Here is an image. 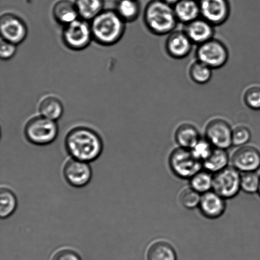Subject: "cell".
Segmentation results:
<instances>
[{
  "instance_id": "23",
  "label": "cell",
  "mask_w": 260,
  "mask_h": 260,
  "mask_svg": "<svg viewBox=\"0 0 260 260\" xmlns=\"http://www.w3.org/2000/svg\"><path fill=\"white\" fill-rule=\"evenodd\" d=\"M147 260H177L174 248L165 241H158L150 246Z\"/></svg>"
},
{
  "instance_id": "24",
  "label": "cell",
  "mask_w": 260,
  "mask_h": 260,
  "mask_svg": "<svg viewBox=\"0 0 260 260\" xmlns=\"http://www.w3.org/2000/svg\"><path fill=\"white\" fill-rule=\"evenodd\" d=\"M116 12L124 22H134L139 17L140 4L138 0H119Z\"/></svg>"
},
{
  "instance_id": "10",
  "label": "cell",
  "mask_w": 260,
  "mask_h": 260,
  "mask_svg": "<svg viewBox=\"0 0 260 260\" xmlns=\"http://www.w3.org/2000/svg\"><path fill=\"white\" fill-rule=\"evenodd\" d=\"M27 30L24 20L16 15L7 13L0 18V32L2 39L19 45L26 38Z\"/></svg>"
},
{
  "instance_id": "6",
  "label": "cell",
  "mask_w": 260,
  "mask_h": 260,
  "mask_svg": "<svg viewBox=\"0 0 260 260\" xmlns=\"http://www.w3.org/2000/svg\"><path fill=\"white\" fill-rule=\"evenodd\" d=\"M58 128L56 121L40 116L30 119L25 127L27 139L39 145L49 144L57 137Z\"/></svg>"
},
{
  "instance_id": "18",
  "label": "cell",
  "mask_w": 260,
  "mask_h": 260,
  "mask_svg": "<svg viewBox=\"0 0 260 260\" xmlns=\"http://www.w3.org/2000/svg\"><path fill=\"white\" fill-rule=\"evenodd\" d=\"M52 12L56 21L64 26L80 18L75 3L70 0H60L56 3Z\"/></svg>"
},
{
  "instance_id": "16",
  "label": "cell",
  "mask_w": 260,
  "mask_h": 260,
  "mask_svg": "<svg viewBox=\"0 0 260 260\" xmlns=\"http://www.w3.org/2000/svg\"><path fill=\"white\" fill-rule=\"evenodd\" d=\"M198 208L205 218L211 220L217 219L225 213V200L213 190H210L201 195Z\"/></svg>"
},
{
  "instance_id": "29",
  "label": "cell",
  "mask_w": 260,
  "mask_h": 260,
  "mask_svg": "<svg viewBox=\"0 0 260 260\" xmlns=\"http://www.w3.org/2000/svg\"><path fill=\"white\" fill-rule=\"evenodd\" d=\"M259 175L256 172H244L241 174V189L247 193L258 192Z\"/></svg>"
},
{
  "instance_id": "28",
  "label": "cell",
  "mask_w": 260,
  "mask_h": 260,
  "mask_svg": "<svg viewBox=\"0 0 260 260\" xmlns=\"http://www.w3.org/2000/svg\"><path fill=\"white\" fill-rule=\"evenodd\" d=\"M201 195L192 187L185 188L180 193L179 202L186 209L193 210L199 207Z\"/></svg>"
},
{
  "instance_id": "17",
  "label": "cell",
  "mask_w": 260,
  "mask_h": 260,
  "mask_svg": "<svg viewBox=\"0 0 260 260\" xmlns=\"http://www.w3.org/2000/svg\"><path fill=\"white\" fill-rule=\"evenodd\" d=\"M173 8L178 22L184 25L201 17L200 3L196 0H180Z\"/></svg>"
},
{
  "instance_id": "34",
  "label": "cell",
  "mask_w": 260,
  "mask_h": 260,
  "mask_svg": "<svg viewBox=\"0 0 260 260\" xmlns=\"http://www.w3.org/2000/svg\"><path fill=\"white\" fill-rule=\"evenodd\" d=\"M52 260H81V258L75 251L63 249L57 252Z\"/></svg>"
},
{
  "instance_id": "30",
  "label": "cell",
  "mask_w": 260,
  "mask_h": 260,
  "mask_svg": "<svg viewBox=\"0 0 260 260\" xmlns=\"http://www.w3.org/2000/svg\"><path fill=\"white\" fill-rule=\"evenodd\" d=\"M214 148L215 147L206 138L205 139L201 138L200 140L190 150L196 159L203 162L210 156Z\"/></svg>"
},
{
  "instance_id": "32",
  "label": "cell",
  "mask_w": 260,
  "mask_h": 260,
  "mask_svg": "<svg viewBox=\"0 0 260 260\" xmlns=\"http://www.w3.org/2000/svg\"><path fill=\"white\" fill-rule=\"evenodd\" d=\"M251 133L250 129L245 126H239L233 131V145L242 147L250 141Z\"/></svg>"
},
{
  "instance_id": "19",
  "label": "cell",
  "mask_w": 260,
  "mask_h": 260,
  "mask_svg": "<svg viewBox=\"0 0 260 260\" xmlns=\"http://www.w3.org/2000/svg\"><path fill=\"white\" fill-rule=\"evenodd\" d=\"M201 137L196 127L189 123L182 124L176 129L175 139L180 147L190 149Z\"/></svg>"
},
{
  "instance_id": "21",
  "label": "cell",
  "mask_w": 260,
  "mask_h": 260,
  "mask_svg": "<svg viewBox=\"0 0 260 260\" xmlns=\"http://www.w3.org/2000/svg\"><path fill=\"white\" fill-rule=\"evenodd\" d=\"M229 155L225 149L214 148L210 156L203 162L204 169L215 174L229 167Z\"/></svg>"
},
{
  "instance_id": "4",
  "label": "cell",
  "mask_w": 260,
  "mask_h": 260,
  "mask_svg": "<svg viewBox=\"0 0 260 260\" xmlns=\"http://www.w3.org/2000/svg\"><path fill=\"white\" fill-rule=\"evenodd\" d=\"M168 162L173 174L182 179L190 180L203 168V162L196 159L190 149L180 147L171 153Z\"/></svg>"
},
{
  "instance_id": "22",
  "label": "cell",
  "mask_w": 260,
  "mask_h": 260,
  "mask_svg": "<svg viewBox=\"0 0 260 260\" xmlns=\"http://www.w3.org/2000/svg\"><path fill=\"white\" fill-rule=\"evenodd\" d=\"M75 4L80 18L87 21H91L104 10V0H75Z\"/></svg>"
},
{
  "instance_id": "35",
  "label": "cell",
  "mask_w": 260,
  "mask_h": 260,
  "mask_svg": "<svg viewBox=\"0 0 260 260\" xmlns=\"http://www.w3.org/2000/svg\"><path fill=\"white\" fill-rule=\"evenodd\" d=\"M162 1H164L167 3V4L172 5V6L173 7L175 6L180 0H162Z\"/></svg>"
},
{
  "instance_id": "31",
  "label": "cell",
  "mask_w": 260,
  "mask_h": 260,
  "mask_svg": "<svg viewBox=\"0 0 260 260\" xmlns=\"http://www.w3.org/2000/svg\"><path fill=\"white\" fill-rule=\"evenodd\" d=\"M244 102L251 110H260V87L252 86L244 93Z\"/></svg>"
},
{
  "instance_id": "36",
  "label": "cell",
  "mask_w": 260,
  "mask_h": 260,
  "mask_svg": "<svg viewBox=\"0 0 260 260\" xmlns=\"http://www.w3.org/2000/svg\"><path fill=\"white\" fill-rule=\"evenodd\" d=\"M258 193L259 196H260V175H259V188H258Z\"/></svg>"
},
{
  "instance_id": "3",
  "label": "cell",
  "mask_w": 260,
  "mask_h": 260,
  "mask_svg": "<svg viewBox=\"0 0 260 260\" xmlns=\"http://www.w3.org/2000/svg\"><path fill=\"white\" fill-rule=\"evenodd\" d=\"M125 23L116 10H103L90 23L93 40L103 45L116 44L125 31Z\"/></svg>"
},
{
  "instance_id": "27",
  "label": "cell",
  "mask_w": 260,
  "mask_h": 260,
  "mask_svg": "<svg viewBox=\"0 0 260 260\" xmlns=\"http://www.w3.org/2000/svg\"><path fill=\"white\" fill-rule=\"evenodd\" d=\"M17 199L11 190L2 188L0 191V216L7 218L14 212L17 208Z\"/></svg>"
},
{
  "instance_id": "13",
  "label": "cell",
  "mask_w": 260,
  "mask_h": 260,
  "mask_svg": "<svg viewBox=\"0 0 260 260\" xmlns=\"http://www.w3.org/2000/svg\"><path fill=\"white\" fill-rule=\"evenodd\" d=\"M193 45L184 30H175L168 35L165 42V50L171 58L183 59L190 54Z\"/></svg>"
},
{
  "instance_id": "11",
  "label": "cell",
  "mask_w": 260,
  "mask_h": 260,
  "mask_svg": "<svg viewBox=\"0 0 260 260\" xmlns=\"http://www.w3.org/2000/svg\"><path fill=\"white\" fill-rule=\"evenodd\" d=\"M201 17L213 26H220L228 21L231 14L228 0H200Z\"/></svg>"
},
{
  "instance_id": "26",
  "label": "cell",
  "mask_w": 260,
  "mask_h": 260,
  "mask_svg": "<svg viewBox=\"0 0 260 260\" xmlns=\"http://www.w3.org/2000/svg\"><path fill=\"white\" fill-rule=\"evenodd\" d=\"M213 175L206 170H201L190 179V187L203 194L213 189Z\"/></svg>"
},
{
  "instance_id": "9",
  "label": "cell",
  "mask_w": 260,
  "mask_h": 260,
  "mask_svg": "<svg viewBox=\"0 0 260 260\" xmlns=\"http://www.w3.org/2000/svg\"><path fill=\"white\" fill-rule=\"evenodd\" d=\"M233 131L228 121L216 118L206 125L205 138L214 147L226 150L233 145Z\"/></svg>"
},
{
  "instance_id": "20",
  "label": "cell",
  "mask_w": 260,
  "mask_h": 260,
  "mask_svg": "<svg viewBox=\"0 0 260 260\" xmlns=\"http://www.w3.org/2000/svg\"><path fill=\"white\" fill-rule=\"evenodd\" d=\"M40 116L53 121H57L62 117L63 106L59 99L53 96H47L40 102L38 107Z\"/></svg>"
},
{
  "instance_id": "12",
  "label": "cell",
  "mask_w": 260,
  "mask_h": 260,
  "mask_svg": "<svg viewBox=\"0 0 260 260\" xmlns=\"http://www.w3.org/2000/svg\"><path fill=\"white\" fill-rule=\"evenodd\" d=\"M231 162L240 172H256L260 168L259 150L249 145L239 147L232 156Z\"/></svg>"
},
{
  "instance_id": "7",
  "label": "cell",
  "mask_w": 260,
  "mask_h": 260,
  "mask_svg": "<svg viewBox=\"0 0 260 260\" xmlns=\"http://www.w3.org/2000/svg\"><path fill=\"white\" fill-rule=\"evenodd\" d=\"M63 42L66 47L73 50L87 48L93 39L90 23L81 18L65 25L62 32Z\"/></svg>"
},
{
  "instance_id": "15",
  "label": "cell",
  "mask_w": 260,
  "mask_h": 260,
  "mask_svg": "<svg viewBox=\"0 0 260 260\" xmlns=\"http://www.w3.org/2000/svg\"><path fill=\"white\" fill-rule=\"evenodd\" d=\"M215 26L202 17L184 25L183 30L193 45H201L212 39L215 34Z\"/></svg>"
},
{
  "instance_id": "37",
  "label": "cell",
  "mask_w": 260,
  "mask_h": 260,
  "mask_svg": "<svg viewBox=\"0 0 260 260\" xmlns=\"http://www.w3.org/2000/svg\"><path fill=\"white\" fill-rule=\"evenodd\" d=\"M196 1H199V2H200V0H196Z\"/></svg>"
},
{
  "instance_id": "5",
  "label": "cell",
  "mask_w": 260,
  "mask_h": 260,
  "mask_svg": "<svg viewBox=\"0 0 260 260\" xmlns=\"http://www.w3.org/2000/svg\"><path fill=\"white\" fill-rule=\"evenodd\" d=\"M195 54L198 60L213 70L223 68L229 58V51L225 43L215 38L198 45Z\"/></svg>"
},
{
  "instance_id": "33",
  "label": "cell",
  "mask_w": 260,
  "mask_h": 260,
  "mask_svg": "<svg viewBox=\"0 0 260 260\" xmlns=\"http://www.w3.org/2000/svg\"><path fill=\"white\" fill-rule=\"evenodd\" d=\"M17 52V45L4 39L0 43V57L2 60H9L15 55Z\"/></svg>"
},
{
  "instance_id": "8",
  "label": "cell",
  "mask_w": 260,
  "mask_h": 260,
  "mask_svg": "<svg viewBox=\"0 0 260 260\" xmlns=\"http://www.w3.org/2000/svg\"><path fill=\"white\" fill-rule=\"evenodd\" d=\"M241 189V173L233 167H228L213 174V190L221 197L232 199Z\"/></svg>"
},
{
  "instance_id": "2",
  "label": "cell",
  "mask_w": 260,
  "mask_h": 260,
  "mask_svg": "<svg viewBox=\"0 0 260 260\" xmlns=\"http://www.w3.org/2000/svg\"><path fill=\"white\" fill-rule=\"evenodd\" d=\"M144 22L152 34L159 37L174 31L178 23L174 8L162 0H152L147 5Z\"/></svg>"
},
{
  "instance_id": "1",
  "label": "cell",
  "mask_w": 260,
  "mask_h": 260,
  "mask_svg": "<svg viewBox=\"0 0 260 260\" xmlns=\"http://www.w3.org/2000/svg\"><path fill=\"white\" fill-rule=\"evenodd\" d=\"M66 147L73 158L84 162L92 161L103 150V141L93 130L85 127L74 128L67 135Z\"/></svg>"
},
{
  "instance_id": "25",
  "label": "cell",
  "mask_w": 260,
  "mask_h": 260,
  "mask_svg": "<svg viewBox=\"0 0 260 260\" xmlns=\"http://www.w3.org/2000/svg\"><path fill=\"white\" fill-rule=\"evenodd\" d=\"M191 80L198 85L210 82L213 76V70L205 63L196 60L190 66L188 71Z\"/></svg>"
},
{
  "instance_id": "14",
  "label": "cell",
  "mask_w": 260,
  "mask_h": 260,
  "mask_svg": "<svg viewBox=\"0 0 260 260\" xmlns=\"http://www.w3.org/2000/svg\"><path fill=\"white\" fill-rule=\"evenodd\" d=\"M63 176L70 185L82 187L88 184L91 178V170L87 163L73 159L69 160L63 168Z\"/></svg>"
}]
</instances>
